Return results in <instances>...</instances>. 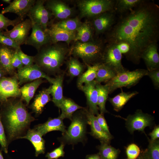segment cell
Instances as JSON below:
<instances>
[{"label":"cell","mask_w":159,"mask_h":159,"mask_svg":"<svg viewBox=\"0 0 159 159\" xmlns=\"http://www.w3.org/2000/svg\"><path fill=\"white\" fill-rule=\"evenodd\" d=\"M105 33V43L128 44L130 50L126 58L139 64L147 47L159 40V6L153 1L142 0L135 8L119 16Z\"/></svg>","instance_id":"cell-1"},{"label":"cell","mask_w":159,"mask_h":159,"mask_svg":"<svg viewBox=\"0 0 159 159\" xmlns=\"http://www.w3.org/2000/svg\"><path fill=\"white\" fill-rule=\"evenodd\" d=\"M70 50L65 44L58 43L50 44L38 51L34 57V62L44 72L52 75L58 74L62 72L61 67L69 55Z\"/></svg>","instance_id":"cell-2"},{"label":"cell","mask_w":159,"mask_h":159,"mask_svg":"<svg viewBox=\"0 0 159 159\" xmlns=\"http://www.w3.org/2000/svg\"><path fill=\"white\" fill-rule=\"evenodd\" d=\"M105 43V40L100 38L85 43L76 41L70 49L69 54L81 59L85 65L101 63Z\"/></svg>","instance_id":"cell-3"},{"label":"cell","mask_w":159,"mask_h":159,"mask_svg":"<svg viewBox=\"0 0 159 159\" xmlns=\"http://www.w3.org/2000/svg\"><path fill=\"white\" fill-rule=\"evenodd\" d=\"M5 115L7 128L11 138L17 135L34 120L20 101L11 103L7 107Z\"/></svg>","instance_id":"cell-4"},{"label":"cell","mask_w":159,"mask_h":159,"mask_svg":"<svg viewBox=\"0 0 159 159\" xmlns=\"http://www.w3.org/2000/svg\"><path fill=\"white\" fill-rule=\"evenodd\" d=\"M71 120V124L63 133L62 139L65 143L72 144L82 141L85 136L87 123L86 108L74 112Z\"/></svg>","instance_id":"cell-5"},{"label":"cell","mask_w":159,"mask_h":159,"mask_svg":"<svg viewBox=\"0 0 159 159\" xmlns=\"http://www.w3.org/2000/svg\"><path fill=\"white\" fill-rule=\"evenodd\" d=\"M115 2V0H77L79 18L91 19L103 13L114 10Z\"/></svg>","instance_id":"cell-6"},{"label":"cell","mask_w":159,"mask_h":159,"mask_svg":"<svg viewBox=\"0 0 159 159\" xmlns=\"http://www.w3.org/2000/svg\"><path fill=\"white\" fill-rule=\"evenodd\" d=\"M148 70L141 69L132 71L127 70L117 74L112 79L106 83L109 88V94L118 88L125 87L130 88L138 84L144 76L147 75Z\"/></svg>","instance_id":"cell-7"},{"label":"cell","mask_w":159,"mask_h":159,"mask_svg":"<svg viewBox=\"0 0 159 159\" xmlns=\"http://www.w3.org/2000/svg\"><path fill=\"white\" fill-rule=\"evenodd\" d=\"M122 54L115 43H107L104 51L102 63L108 67L117 74L127 69L122 65Z\"/></svg>","instance_id":"cell-8"},{"label":"cell","mask_w":159,"mask_h":159,"mask_svg":"<svg viewBox=\"0 0 159 159\" xmlns=\"http://www.w3.org/2000/svg\"><path fill=\"white\" fill-rule=\"evenodd\" d=\"M125 120L127 130L133 134L136 130L145 133V128L152 126L153 119L151 115L138 110L133 114L128 115Z\"/></svg>","instance_id":"cell-9"},{"label":"cell","mask_w":159,"mask_h":159,"mask_svg":"<svg viewBox=\"0 0 159 159\" xmlns=\"http://www.w3.org/2000/svg\"><path fill=\"white\" fill-rule=\"evenodd\" d=\"M16 77L19 85L34 81L38 79L44 78L52 84L54 78L50 77L44 72L37 64H35L29 66H24L18 70Z\"/></svg>","instance_id":"cell-10"},{"label":"cell","mask_w":159,"mask_h":159,"mask_svg":"<svg viewBox=\"0 0 159 159\" xmlns=\"http://www.w3.org/2000/svg\"><path fill=\"white\" fill-rule=\"evenodd\" d=\"M46 0H37L29 10L27 16L32 22L41 25L45 31L52 15L44 5Z\"/></svg>","instance_id":"cell-11"},{"label":"cell","mask_w":159,"mask_h":159,"mask_svg":"<svg viewBox=\"0 0 159 159\" xmlns=\"http://www.w3.org/2000/svg\"><path fill=\"white\" fill-rule=\"evenodd\" d=\"M114 10L104 12L91 19L90 21L96 36L105 33L109 30L117 20Z\"/></svg>","instance_id":"cell-12"},{"label":"cell","mask_w":159,"mask_h":159,"mask_svg":"<svg viewBox=\"0 0 159 159\" xmlns=\"http://www.w3.org/2000/svg\"><path fill=\"white\" fill-rule=\"evenodd\" d=\"M32 28V22L30 19H26L22 21L11 30L2 31L5 36L13 40L20 46L24 44Z\"/></svg>","instance_id":"cell-13"},{"label":"cell","mask_w":159,"mask_h":159,"mask_svg":"<svg viewBox=\"0 0 159 159\" xmlns=\"http://www.w3.org/2000/svg\"><path fill=\"white\" fill-rule=\"evenodd\" d=\"M32 22V32L24 44L31 45L39 51L42 47L51 43L50 38L42 26Z\"/></svg>","instance_id":"cell-14"},{"label":"cell","mask_w":159,"mask_h":159,"mask_svg":"<svg viewBox=\"0 0 159 159\" xmlns=\"http://www.w3.org/2000/svg\"><path fill=\"white\" fill-rule=\"evenodd\" d=\"M21 96L18 80L15 76L0 79V100L5 101L10 97Z\"/></svg>","instance_id":"cell-15"},{"label":"cell","mask_w":159,"mask_h":159,"mask_svg":"<svg viewBox=\"0 0 159 159\" xmlns=\"http://www.w3.org/2000/svg\"><path fill=\"white\" fill-rule=\"evenodd\" d=\"M45 4L46 8L52 16L60 20L70 18L74 13L72 8L60 0H46Z\"/></svg>","instance_id":"cell-16"},{"label":"cell","mask_w":159,"mask_h":159,"mask_svg":"<svg viewBox=\"0 0 159 159\" xmlns=\"http://www.w3.org/2000/svg\"><path fill=\"white\" fill-rule=\"evenodd\" d=\"M36 1L35 0H14L3 9L1 13L3 14L7 13H14L23 20L24 18L27 16Z\"/></svg>","instance_id":"cell-17"},{"label":"cell","mask_w":159,"mask_h":159,"mask_svg":"<svg viewBox=\"0 0 159 159\" xmlns=\"http://www.w3.org/2000/svg\"><path fill=\"white\" fill-rule=\"evenodd\" d=\"M96 84L94 80L78 87L85 95L88 111L95 115L99 113V110L97 106V92L96 87Z\"/></svg>","instance_id":"cell-18"},{"label":"cell","mask_w":159,"mask_h":159,"mask_svg":"<svg viewBox=\"0 0 159 159\" xmlns=\"http://www.w3.org/2000/svg\"><path fill=\"white\" fill-rule=\"evenodd\" d=\"M48 35L51 44H55L59 42H66L67 45L75 38L76 32H69L60 29L53 24L45 31Z\"/></svg>","instance_id":"cell-19"},{"label":"cell","mask_w":159,"mask_h":159,"mask_svg":"<svg viewBox=\"0 0 159 159\" xmlns=\"http://www.w3.org/2000/svg\"><path fill=\"white\" fill-rule=\"evenodd\" d=\"M86 115L87 123L90 126V134L95 138L100 140V142L109 144L112 137L106 133L102 129L97 120L96 116L89 112L86 108Z\"/></svg>","instance_id":"cell-20"},{"label":"cell","mask_w":159,"mask_h":159,"mask_svg":"<svg viewBox=\"0 0 159 159\" xmlns=\"http://www.w3.org/2000/svg\"><path fill=\"white\" fill-rule=\"evenodd\" d=\"M158 50V43H153L148 46L142 54L141 58L144 61L148 71L159 69Z\"/></svg>","instance_id":"cell-21"},{"label":"cell","mask_w":159,"mask_h":159,"mask_svg":"<svg viewBox=\"0 0 159 159\" xmlns=\"http://www.w3.org/2000/svg\"><path fill=\"white\" fill-rule=\"evenodd\" d=\"M64 72L62 71L58 74L54 78V83L50 86V94L52 96V101L59 108L64 98L63 95V84Z\"/></svg>","instance_id":"cell-22"},{"label":"cell","mask_w":159,"mask_h":159,"mask_svg":"<svg viewBox=\"0 0 159 159\" xmlns=\"http://www.w3.org/2000/svg\"><path fill=\"white\" fill-rule=\"evenodd\" d=\"M63 120L59 116L57 118L49 119L45 123L39 125L36 130L42 136L54 130L60 131L64 133L66 130Z\"/></svg>","instance_id":"cell-23"},{"label":"cell","mask_w":159,"mask_h":159,"mask_svg":"<svg viewBox=\"0 0 159 159\" xmlns=\"http://www.w3.org/2000/svg\"><path fill=\"white\" fill-rule=\"evenodd\" d=\"M74 42L79 41L85 43L93 40L95 32L90 21L83 22L76 31Z\"/></svg>","instance_id":"cell-24"},{"label":"cell","mask_w":159,"mask_h":159,"mask_svg":"<svg viewBox=\"0 0 159 159\" xmlns=\"http://www.w3.org/2000/svg\"><path fill=\"white\" fill-rule=\"evenodd\" d=\"M50 86L47 88L43 89L35 97L31 107L36 114H41L45 105L51 100L50 96Z\"/></svg>","instance_id":"cell-25"},{"label":"cell","mask_w":159,"mask_h":159,"mask_svg":"<svg viewBox=\"0 0 159 159\" xmlns=\"http://www.w3.org/2000/svg\"><path fill=\"white\" fill-rule=\"evenodd\" d=\"M42 136L36 130L30 129L26 135L20 138L27 139L32 143L35 150V155L37 156L45 152L44 141Z\"/></svg>","instance_id":"cell-26"},{"label":"cell","mask_w":159,"mask_h":159,"mask_svg":"<svg viewBox=\"0 0 159 159\" xmlns=\"http://www.w3.org/2000/svg\"><path fill=\"white\" fill-rule=\"evenodd\" d=\"M15 49L10 47L2 45L0 47V65L8 73H12L14 69L11 61Z\"/></svg>","instance_id":"cell-27"},{"label":"cell","mask_w":159,"mask_h":159,"mask_svg":"<svg viewBox=\"0 0 159 159\" xmlns=\"http://www.w3.org/2000/svg\"><path fill=\"white\" fill-rule=\"evenodd\" d=\"M139 93L137 91L125 92L122 91L114 97L108 98V100L116 112L120 111L132 98Z\"/></svg>","instance_id":"cell-28"},{"label":"cell","mask_w":159,"mask_h":159,"mask_svg":"<svg viewBox=\"0 0 159 159\" xmlns=\"http://www.w3.org/2000/svg\"><path fill=\"white\" fill-rule=\"evenodd\" d=\"M69 98L64 97L60 107L62 113L59 116L62 119L68 118L71 120L73 115L77 110L84 109Z\"/></svg>","instance_id":"cell-29"},{"label":"cell","mask_w":159,"mask_h":159,"mask_svg":"<svg viewBox=\"0 0 159 159\" xmlns=\"http://www.w3.org/2000/svg\"><path fill=\"white\" fill-rule=\"evenodd\" d=\"M44 81L42 78L38 79L24 85L20 88L21 98L26 101L27 105L33 97L37 88Z\"/></svg>","instance_id":"cell-30"},{"label":"cell","mask_w":159,"mask_h":159,"mask_svg":"<svg viewBox=\"0 0 159 159\" xmlns=\"http://www.w3.org/2000/svg\"><path fill=\"white\" fill-rule=\"evenodd\" d=\"M96 87L97 92V106L100 114L104 115L108 112L105 107L109 94V88L107 84L102 85L96 83Z\"/></svg>","instance_id":"cell-31"},{"label":"cell","mask_w":159,"mask_h":159,"mask_svg":"<svg viewBox=\"0 0 159 159\" xmlns=\"http://www.w3.org/2000/svg\"><path fill=\"white\" fill-rule=\"evenodd\" d=\"M67 75L71 78L79 77L83 73L85 69L84 64L78 58L70 57L67 62Z\"/></svg>","instance_id":"cell-32"},{"label":"cell","mask_w":159,"mask_h":159,"mask_svg":"<svg viewBox=\"0 0 159 159\" xmlns=\"http://www.w3.org/2000/svg\"><path fill=\"white\" fill-rule=\"evenodd\" d=\"M100 63L92 65H85L87 67V70L78 77L77 81V85L78 87L89 83L95 79L97 71Z\"/></svg>","instance_id":"cell-33"},{"label":"cell","mask_w":159,"mask_h":159,"mask_svg":"<svg viewBox=\"0 0 159 159\" xmlns=\"http://www.w3.org/2000/svg\"><path fill=\"white\" fill-rule=\"evenodd\" d=\"M116 74L112 69L101 63L99 64L95 80L97 83L102 82L106 83L114 77Z\"/></svg>","instance_id":"cell-34"},{"label":"cell","mask_w":159,"mask_h":159,"mask_svg":"<svg viewBox=\"0 0 159 159\" xmlns=\"http://www.w3.org/2000/svg\"><path fill=\"white\" fill-rule=\"evenodd\" d=\"M142 0H115L114 10L117 15H122L138 5Z\"/></svg>","instance_id":"cell-35"},{"label":"cell","mask_w":159,"mask_h":159,"mask_svg":"<svg viewBox=\"0 0 159 159\" xmlns=\"http://www.w3.org/2000/svg\"><path fill=\"white\" fill-rule=\"evenodd\" d=\"M83 22L78 17L69 18L61 20L53 24L56 26L69 32H76Z\"/></svg>","instance_id":"cell-36"},{"label":"cell","mask_w":159,"mask_h":159,"mask_svg":"<svg viewBox=\"0 0 159 159\" xmlns=\"http://www.w3.org/2000/svg\"><path fill=\"white\" fill-rule=\"evenodd\" d=\"M98 153L102 159H117L120 151L107 143H101Z\"/></svg>","instance_id":"cell-37"},{"label":"cell","mask_w":159,"mask_h":159,"mask_svg":"<svg viewBox=\"0 0 159 159\" xmlns=\"http://www.w3.org/2000/svg\"><path fill=\"white\" fill-rule=\"evenodd\" d=\"M148 159H159V140H149L148 148L146 149Z\"/></svg>","instance_id":"cell-38"},{"label":"cell","mask_w":159,"mask_h":159,"mask_svg":"<svg viewBox=\"0 0 159 159\" xmlns=\"http://www.w3.org/2000/svg\"><path fill=\"white\" fill-rule=\"evenodd\" d=\"M22 21L19 17L13 20H11L0 13V31H3L4 30L7 31L9 26H12L14 27Z\"/></svg>","instance_id":"cell-39"},{"label":"cell","mask_w":159,"mask_h":159,"mask_svg":"<svg viewBox=\"0 0 159 159\" xmlns=\"http://www.w3.org/2000/svg\"><path fill=\"white\" fill-rule=\"evenodd\" d=\"M141 151L139 147L135 143L129 144L126 149L127 159H137Z\"/></svg>","instance_id":"cell-40"},{"label":"cell","mask_w":159,"mask_h":159,"mask_svg":"<svg viewBox=\"0 0 159 159\" xmlns=\"http://www.w3.org/2000/svg\"><path fill=\"white\" fill-rule=\"evenodd\" d=\"M0 44L15 49L20 48V45L11 39L4 35L2 31H0Z\"/></svg>","instance_id":"cell-41"},{"label":"cell","mask_w":159,"mask_h":159,"mask_svg":"<svg viewBox=\"0 0 159 159\" xmlns=\"http://www.w3.org/2000/svg\"><path fill=\"white\" fill-rule=\"evenodd\" d=\"M64 144L62 143L58 148L48 153L46 157L47 159H58L60 157H64L65 153L64 151Z\"/></svg>","instance_id":"cell-42"},{"label":"cell","mask_w":159,"mask_h":159,"mask_svg":"<svg viewBox=\"0 0 159 159\" xmlns=\"http://www.w3.org/2000/svg\"><path fill=\"white\" fill-rule=\"evenodd\" d=\"M17 53L24 66H29L33 64L34 57L25 54L22 51L21 48L18 50Z\"/></svg>","instance_id":"cell-43"},{"label":"cell","mask_w":159,"mask_h":159,"mask_svg":"<svg viewBox=\"0 0 159 159\" xmlns=\"http://www.w3.org/2000/svg\"><path fill=\"white\" fill-rule=\"evenodd\" d=\"M151 80L155 89L159 88V69L148 72L147 75Z\"/></svg>","instance_id":"cell-44"},{"label":"cell","mask_w":159,"mask_h":159,"mask_svg":"<svg viewBox=\"0 0 159 159\" xmlns=\"http://www.w3.org/2000/svg\"><path fill=\"white\" fill-rule=\"evenodd\" d=\"M97 122L103 130L109 135L112 137L110 133L109 127L104 115L98 113L96 116Z\"/></svg>","instance_id":"cell-45"},{"label":"cell","mask_w":159,"mask_h":159,"mask_svg":"<svg viewBox=\"0 0 159 159\" xmlns=\"http://www.w3.org/2000/svg\"><path fill=\"white\" fill-rule=\"evenodd\" d=\"M18 49H15L11 61V64L12 67L14 69H17L18 70L20 69L24 66L18 54L17 51Z\"/></svg>","instance_id":"cell-46"},{"label":"cell","mask_w":159,"mask_h":159,"mask_svg":"<svg viewBox=\"0 0 159 159\" xmlns=\"http://www.w3.org/2000/svg\"><path fill=\"white\" fill-rule=\"evenodd\" d=\"M0 144L4 151L7 153V143L5 137L4 127L1 120L0 116Z\"/></svg>","instance_id":"cell-47"},{"label":"cell","mask_w":159,"mask_h":159,"mask_svg":"<svg viewBox=\"0 0 159 159\" xmlns=\"http://www.w3.org/2000/svg\"><path fill=\"white\" fill-rule=\"evenodd\" d=\"M116 44L122 54L125 56L128 53L130 50V47L128 44L124 42Z\"/></svg>","instance_id":"cell-48"},{"label":"cell","mask_w":159,"mask_h":159,"mask_svg":"<svg viewBox=\"0 0 159 159\" xmlns=\"http://www.w3.org/2000/svg\"><path fill=\"white\" fill-rule=\"evenodd\" d=\"M152 141L158 139L159 138V125L155 126L151 132L149 134Z\"/></svg>","instance_id":"cell-49"},{"label":"cell","mask_w":159,"mask_h":159,"mask_svg":"<svg viewBox=\"0 0 159 159\" xmlns=\"http://www.w3.org/2000/svg\"><path fill=\"white\" fill-rule=\"evenodd\" d=\"M137 159H148L146 149L141 151L140 155Z\"/></svg>","instance_id":"cell-50"},{"label":"cell","mask_w":159,"mask_h":159,"mask_svg":"<svg viewBox=\"0 0 159 159\" xmlns=\"http://www.w3.org/2000/svg\"><path fill=\"white\" fill-rule=\"evenodd\" d=\"M86 159H102L98 153L87 155Z\"/></svg>","instance_id":"cell-51"},{"label":"cell","mask_w":159,"mask_h":159,"mask_svg":"<svg viewBox=\"0 0 159 159\" xmlns=\"http://www.w3.org/2000/svg\"><path fill=\"white\" fill-rule=\"evenodd\" d=\"M4 74V72L3 70L0 69V79L2 78V77Z\"/></svg>","instance_id":"cell-52"},{"label":"cell","mask_w":159,"mask_h":159,"mask_svg":"<svg viewBox=\"0 0 159 159\" xmlns=\"http://www.w3.org/2000/svg\"><path fill=\"white\" fill-rule=\"evenodd\" d=\"M6 3H8L9 4H10L11 3V0H3L2 1Z\"/></svg>","instance_id":"cell-53"},{"label":"cell","mask_w":159,"mask_h":159,"mask_svg":"<svg viewBox=\"0 0 159 159\" xmlns=\"http://www.w3.org/2000/svg\"><path fill=\"white\" fill-rule=\"evenodd\" d=\"M0 159H4L3 157L0 152Z\"/></svg>","instance_id":"cell-54"}]
</instances>
